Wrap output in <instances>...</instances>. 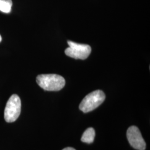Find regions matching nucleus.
Instances as JSON below:
<instances>
[{"label":"nucleus","instance_id":"1a4fd4ad","mask_svg":"<svg viewBox=\"0 0 150 150\" xmlns=\"http://www.w3.org/2000/svg\"><path fill=\"white\" fill-rule=\"evenodd\" d=\"M1 41H2V38H1V36L0 35V42H1Z\"/></svg>","mask_w":150,"mask_h":150},{"label":"nucleus","instance_id":"7ed1b4c3","mask_svg":"<svg viewBox=\"0 0 150 150\" xmlns=\"http://www.w3.org/2000/svg\"><path fill=\"white\" fill-rule=\"evenodd\" d=\"M21 110L20 98L16 94L12 95L6 103L4 111V118L8 123L13 122L18 118Z\"/></svg>","mask_w":150,"mask_h":150},{"label":"nucleus","instance_id":"6e6552de","mask_svg":"<svg viewBox=\"0 0 150 150\" xmlns=\"http://www.w3.org/2000/svg\"><path fill=\"white\" fill-rule=\"evenodd\" d=\"M62 150H76L75 149H74V148H72V147H66V148H64Z\"/></svg>","mask_w":150,"mask_h":150},{"label":"nucleus","instance_id":"39448f33","mask_svg":"<svg viewBox=\"0 0 150 150\" xmlns=\"http://www.w3.org/2000/svg\"><path fill=\"white\" fill-rule=\"evenodd\" d=\"M127 138L129 144L137 150H145L146 144L139 128L135 126L129 127L127 131Z\"/></svg>","mask_w":150,"mask_h":150},{"label":"nucleus","instance_id":"0eeeda50","mask_svg":"<svg viewBox=\"0 0 150 150\" xmlns=\"http://www.w3.org/2000/svg\"><path fill=\"white\" fill-rule=\"evenodd\" d=\"M12 6V0H0V11L4 13H10L11 11Z\"/></svg>","mask_w":150,"mask_h":150},{"label":"nucleus","instance_id":"20e7f679","mask_svg":"<svg viewBox=\"0 0 150 150\" xmlns=\"http://www.w3.org/2000/svg\"><path fill=\"white\" fill-rule=\"evenodd\" d=\"M69 47L65 50V54L75 59H85L91 52L90 46L86 44H80L68 41Z\"/></svg>","mask_w":150,"mask_h":150},{"label":"nucleus","instance_id":"f03ea898","mask_svg":"<svg viewBox=\"0 0 150 150\" xmlns=\"http://www.w3.org/2000/svg\"><path fill=\"white\" fill-rule=\"evenodd\" d=\"M105 98V94L101 90L93 91L82 100L79 106L80 110L84 113L92 111L101 105Z\"/></svg>","mask_w":150,"mask_h":150},{"label":"nucleus","instance_id":"f257e3e1","mask_svg":"<svg viewBox=\"0 0 150 150\" xmlns=\"http://www.w3.org/2000/svg\"><path fill=\"white\" fill-rule=\"evenodd\" d=\"M38 85L44 90L58 91L64 87L66 81L64 78L56 74H42L36 77Z\"/></svg>","mask_w":150,"mask_h":150},{"label":"nucleus","instance_id":"423d86ee","mask_svg":"<svg viewBox=\"0 0 150 150\" xmlns=\"http://www.w3.org/2000/svg\"><path fill=\"white\" fill-rule=\"evenodd\" d=\"M95 137V129L90 127L86 129L81 137V141L87 144H91L93 142Z\"/></svg>","mask_w":150,"mask_h":150}]
</instances>
